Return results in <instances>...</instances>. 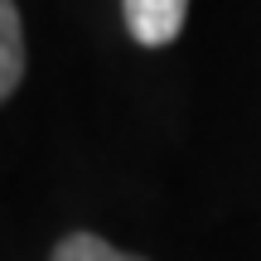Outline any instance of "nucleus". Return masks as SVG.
I'll return each mask as SVG.
<instances>
[{
    "instance_id": "nucleus-1",
    "label": "nucleus",
    "mask_w": 261,
    "mask_h": 261,
    "mask_svg": "<svg viewBox=\"0 0 261 261\" xmlns=\"http://www.w3.org/2000/svg\"><path fill=\"white\" fill-rule=\"evenodd\" d=\"M126 29L136 44L145 48H169L179 34H184L189 19V0H121Z\"/></svg>"
},
{
    "instance_id": "nucleus-3",
    "label": "nucleus",
    "mask_w": 261,
    "mask_h": 261,
    "mask_svg": "<svg viewBox=\"0 0 261 261\" xmlns=\"http://www.w3.org/2000/svg\"><path fill=\"white\" fill-rule=\"evenodd\" d=\"M48 261H145V256H130V252H116L107 237L97 232H68L63 242L54 247Z\"/></svg>"
},
{
    "instance_id": "nucleus-2",
    "label": "nucleus",
    "mask_w": 261,
    "mask_h": 261,
    "mask_svg": "<svg viewBox=\"0 0 261 261\" xmlns=\"http://www.w3.org/2000/svg\"><path fill=\"white\" fill-rule=\"evenodd\" d=\"M19 83H24V24L15 0H0V102H10Z\"/></svg>"
}]
</instances>
